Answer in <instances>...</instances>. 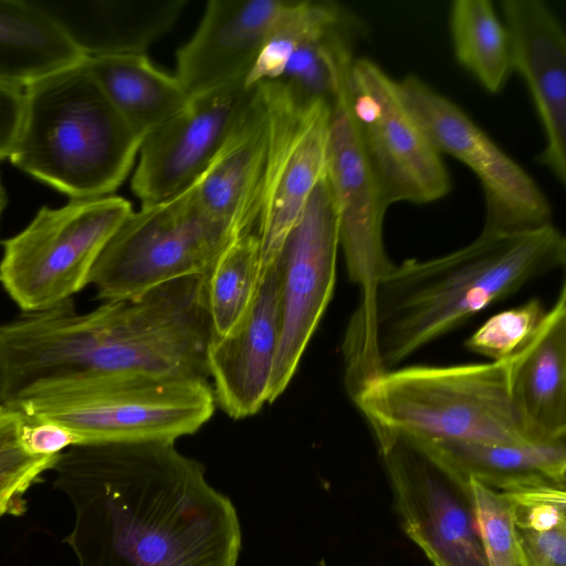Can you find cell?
I'll return each mask as SVG.
<instances>
[{
    "label": "cell",
    "instance_id": "4",
    "mask_svg": "<svg viewBox=\"0 0 566 566\" xmlns=\"http://www.w3.org/2000/svg\"><path fill=\"white\" fill-rule=\"evenodd\" d=\"M23 96L11 164L71 200L112 196L130 172L143 138L85 61L28 85Z\"/></svg>",
    "mask_w": 566,
    "mask_h": 566
},
{
    "label": "cell",
    "instance_id": "27",
    "mask_svg": "<svg viewBox=\"0 0 566 566\" xmlns=\"http://www.w3.org/2000/svg\"><path fill=\"white\" fill-rule=\"evenodd\" d=\"M28 416L19 408L0 405V516L21 515L24 494L40 475L51 470L59 454L34 455L22 443Z\"/></svg>",
    "mask_w": 566,
    "mask_h": 566
},
{
    "label": "cell",
    "instance_id": "29",
    "mask_svg": "<svg viewBox=\"0 0 566 566\" xmlns=\"http://www.w3.org/2000/svg\"><path fill=\"white\" fill-rule=\"evenodd\" d=\"M470 479L478 525L490 566H527L506 493Z\"/></svg>",
    "mask_w": 566,
    "mask_h": 566
},
{
    "label": "cell",
    "instance_id": "25",
    "mask_svg": "<svg viewBox=\"0 0 566 566\" xmlns=\"http://www.w3.org/2000/svg\"><path fill=\"white\" fill-rule=\"evenodd\" d=\"M450 31L458 62L489 93L501 92L512 71L506 27L490 0H455Z\"/></svg>",
    "mask_w": 566,
    "mask_h": 566
},
{
    "label": "cell",
    "instance_id": "32",
    "mask_svg": "<svg viewBox=\"0 0 566 566\" xmlns=\"http://www.w3.org/2000/svg\"><path fill=\"white\" fill-rule=\"evenodd\" d=\"M517 532L527 566H566V525Z\"/></svg>",
    "mask_w": 566,
    "mask_h": 566
},
{
    "label": "cell",
    "instance_id": "30",
    "mask_svg": "<svg viewBox=\"0 0 566 566\" xmlns=\"http://www.w3.org/2000/svg\"><path fill=\"white\" fill-rule=\"evenodd\" d=\"M546 310L539 298L491 316L467 340L465 347L491 361L507 359L533 337Z\"/></svg>",
    "mask_w": 566,
    "mask_h": 566
},
{
    "label": "cell",
    "instance_id": "11",
    "mask_svg": "<svg viewBox=\"0 0 566 566\" xmlns=\"http://www.w3.org/2000/svg\"><path fill=\"white\" fill-rule=\"evenodd\" d=\"M400 98L432 146L467 165L485 200L481 233H511L552 223V207L537 184L457 104L417 75L397 82Z\"/></svg>",
    "mask_w": 566,
    "mask_h": 566
},
{
    "label": "cell",
    "instance_id": "14",
    "mask_svg": "<svg viewBox=\"0 0 566 566\" xmlns=\"http://www.w3.org/2000/svg\"><path fill=\"white\" fill-rule=\"evenodd\" d=\"M255 85L239 81L191 97L142 142L132 190L142 206L171 199L207 170L248 109Z\"/></svg>",
    "mask_w": 566,
    "mask_h": 566
},
{
    "label": "cell",
    "instance_id": "34",
    "mask_svg": "<svg viewBox=\"0 0 566 566\" xmlns=\"http://www.w3.org/2000/svg\"><path fill=\"white\" fill-rule=\"evenodd\" d=\"M23 90L0 83V161L9 158L23 118Z\"/></svg>",
    "mask_w": 566,
    "mask_h": 566
},
{
    "label": "cell",
    "instance_id": "17",
    "mask_svg": "<svg viewBox=\"0 0 566 566\" xmlns=\"http://www.w3.org/2000/svg\"><path fill=\"white\" fill-rule=\"evenodd\" d=\"M286 3L210 0L197 31L176 54L175 76L189 96L247 82Z\"/></svg>",
    "mask_w": 566,
    "mask_h": 566
},
{
    "label": "cell",
    "instance_id": "21",
    "mask_svg": "<svg viewBox=\"0 0 566 566\" xmlns=\"http://www.w3.org/2000/svg\"><path fill=\"white\" fill-rule=\"evenodd\" d=\"M269 133L268 112L255 84L248 109L195 184L201 207L234 238L245 234L248 206L255 187Z\"/></svg>",
    "mask_w": 566,
    "mask_h": 566
},
{
    "label": "cell",
    "instance_id": "23",
    "mask_svg": "<svg viewBox=\"0 0 566 566\" xmlns=\"http://www.w3.org/2000/svg\"><path fill=\"white\" fill-rule=\"evenodd\" d=\"M85 60L35 0H0V83L23 90Z\"/></svg>",
    "mask_w": 566,
    "mask_h": 566
},
{
    "label": "cell",
    "instance_id": "15",
    "mask_svg": "<svg viewBox=\"0 0 566 566\" xmlns=\"http://www.w3.org/2000/svg\"><path fill=\"white\" fill-rule=\"evenodd\" d=\"M326 175L338 221V243L349 280L366 305L376 284L394 265L384 244L389 207L365 156L352 111L348 77L331 106Z\"/></svg>",
    "mask_w": 566,
    "mask_h": 566
},
{
    "label": "cell",
    "instance_id": "20",
    "mask_svg": "<svg viewBox=\"0 0 566 566\" xmlns=\"http://www.w3.org/2000/svg\"><path fill=\"white\" fill-rule=\"evenodd\" d=\"M511 395L538 440L566 438V285L533 335L511 356Z\"/></svg>",
    "mask_w": 566,
    "mask_h": 566
},
{
    "label": "cell",
    "instance_id": "26",
    "mask_svg": "<svg viewBox=\"0 0 566 566\" xmlns=\"http://www.w3.org/2000/svg\"><path fill=\"white\" fill-rule=\"evenodd\" d=\"M262 280V259L254 233L232 240L207 273L211 336L227 334L250 308Z\"/></svg>",
    "mask_w": 566,
    "mask_h": 566
},
{
    "label": "cell",
    "instance_id": "1",
    "mask_svg": "<svg viewBox=\"0 0 566 566\" xmlns=\"http://www.w3.org/2000/svg\"><path fill=\"white\" fill-rule=\"evenodd\" d=\"M51 470L74 507L78 566H237V509L175 442L80 443Z\"/></svg>",
    "mask_w": 566,
    "mask_h": 566
},
{
    "label": "cell",
    "instance_id": "24",
    "mask_svg": "<svg viewBox=\"0 0 566 566\" xmlns=\"http://www.w3.org/2000/svg\"><path fill=\"white\" fill-rule=\"evenodd\" d=\"M85 63L112 105L143 139L191 99L177 77L157 69L146 54L97 56Z\"/></svg>",
    "mask_w": 566,
    "mask_h": 566
},
{
    "label": "cell",
    "instance_id": "9",
    "mask_svg": "<svg viewBox=\"0 0 566 566\" xmlns=\"http://www.w3.org/2000/svg\"><path fill=\"white\" fill-rule=\"evenodd\" d=\"M256 85L266 107L269 133L245 233L259 239L263 276L326 172L331 106L304 98L281 81Z\"/></svg>",
    "mask_w": 566,
    "mask_h": 566
},
{
    "label": "cell",
    "instance_id": "6",
    "mask_svg": "<svg viewBox=\"0 0 566 566\" xmlns=\"http://www.w3.org/2000/svg\"><path fill=\"white\" fill-rule=\"evenodd\" d=\"M17 408L70 429L81 443L175 442L211 418L216 399L206 380L127 375L95 380Z\"/></svg>",
    "mask_w": 566,
    "mask_h": 566
},
{
    "label": "cell",
    "instance_id": "13",
    "mask_svg": "<svg viewBox=\"0 0 566 566\" xmlns=\"http://www.w3.org/2000/svg\"><path fill=\"white\" fill-rule=\"evenodd\" d=\"M338 248L337 211L325 172L274 261L279 279L280 337L269 403L289 386L332 298Z\"/></svg>",
    "mask_w": 566,
    "mask_h": 566
},
{
    "label": "cell",
    "instance_id": "31",
    "mask_svg": "<svg viewBox=\"0 0 566 566\" xmlns=\"http://www.w3.org/2000/svg\"><path fill=\"white\" fill-rule=\"evenodd\" d=\"M506 495L517 530L545 531L566 525L565 484L531 486L506 492Z\"/></svg>",
    "mask_w": 566,
    "mask_h": 566
},
{
    "label": "cell",
    "instance_id": "8",
    "mask_svg": "<svg viewBox=\"0 0 566 566\" xmlns=\"http://www.w3.org/2000/svg\"><path fill=\"white\" fill-rule=\"evenodd\" d=\"M133 211L117 196L42 207L19 233L1 242L0 284L24 313L53 308L88 284L95 261Z\"/></svg>",
    "mask_w": 566,
    "mask_h": 566
},
{
    "label": "cell",
    "instance_id": "3",
    "mask_svg": "<svg viewBox=\"0 0 566 566\" xmlns=\"http://www.w3.org/2000/svg\"><path fill=\"white\" fill-rule=\"evenodd\" d=\"M207 273L73 313L59 340L66 374L82 385L127 375L208 381Z\"/></svg>",
    "mask_w": 566,
    "mask_h": 566
},
{
    "label": "cell",
    "instance_id": "28",
    "mask_svg": "<svg viewBox=\"0 0 566 566\" xmlns=\"http://www.w3.org/2000/svg\"><path fill=\"white\" fill-rule=\"evenodd\" d=\"M343 8L333 1H287L247 77V85L277 80L294 50Z\"/></svg>",
    "mask_w": 566,
    "mask_h": 566
},
{
    "label": "cell",
    "instance_id": "5",
    "mask_svg": "<svg viewBox=\"0 0 566 566\" xmlns=\"http://www.w3.org/2000/svg\"><path fill=\"white\" fill-rule=\"evenodd\" d=\"M353 401L376 442L526 443L536 439L511 395V357L497 361L394 368L363 386Z\"/></svg>",
    "mask_w": 566,
    "mask_h": 566
},
{
    "label": "cell",
    "instance_id": "18",
    "mask_svg": "<svg viewBox=\"0 0 566 566\" xmlns=\"http://www.w3.org/2000/svg\"><path fill=\"white\" fill-rule=\"evenodd\" d=\"M279 337V279L273 263L247 313L223 336H211L208 345L216 403L231 418L253 416L269 403Z\"/></svg>",
    "mask_w": 566,
    "mask_h": 566
},
{
    "label": "cell",
    "instance_id": "35",
    "mask_svg": "<svg viewBox=\"0 0 566 566\" xmlns=\"http://www.w3.org/2000/svg\"><path fill=\"white\" fill-rule=\"evenodd\" d=\"M7 201H8V197H7V192H6L4 186L2 184L1 175H0V220H1V216L3 213V210L7 206Z\"/></svg>",
    "mask_w": 566,
    "mask_h": 566
},
{
    "label": "cell",
    "instance_id": "10",
    "mask_svg": "<svg viewBox=\"0 0 566 566\" xmlns=\"http://www.w3.org/2000/svg\"><path fill=\"white\" fill-rule=\"evenodd\" d=\"M406 535L433 566H490L470 479L424 444L377 442Z\"/></svg>",
    "mask_w": 566,
    "mask_h": 566
},
{
    "label": "cell",
    "instance_id": "7",
    "mask_svg": "<svg viewBox=\"0 0 566 566\" xmlns=\"http://www.w3.org/2000/svg\"><path fill=\"white\" fill-rule=\"evenodd\" d=\"M234 239L201 207L193 184L132 211L99 253L88 284L104 302L133 300L169 281L207 273Z\"/></svg>",
    "mask_w": 566,
    "mask_h": 566
},
{
    "label": "cell",
    "instance_id": "33",
    "mask_svg": "<svg viewBox=\"0 0 566 566\" xmlns=\"http://www.w3.org/2000/svg\"><path fill=\"white\" fill-rule=\"evenodd\" d=\"M21 439L25 450L34 455L59 454L67 448L81 443L80 438L70 429L56 422L30 416H28Z\"/></svg>",
    "mask_w": 566,
    "mask_h": 566
},
{
    "label": "cell",
    "instance_id": "2",
    "mask_svg": "<svg viewBox=\"0 0 566 566\" xmlns=\"http://www.w3.org/2000/svg\"><path fill=\"white\" fill-rule=\"evenodd\" d=\"M565 262V237L548 223L522 232L480 233L441 256L394 263L346 328L343 353L349 396Z\"/></svg>",
    "mask_w": 566,
    "mask_h": 566
},
{
    "label": "cell",
    "instance_id": "19",
    "mask_svg": "<svg viewBox=\"0 0 566 566\" xmlns=\"http://www.w3.org/2000/svg\"><path fill=\"white\" fill-rule=\"evenodd\" d=\"M86 59L145 54L167 33L185 2L122 0H35Z\"/></svg>",
    "mask_w": 566,
    "mask_h": 566
},
{
    "label": "cell",
    "instance_id": "12",
    "mask_svg": "<svg viewBox=\"0 0 566 566\" xmlns=\"http://www.w3.org/2000/svg\"><path fill=\"white\" fill-rule=\"evenodd\" d=\"M348 88L357 133L387 205L443 198L451 189L450 175L402 103L397 82L371 60L358 57Z\"/></svg>",
    "mask_w": 566,
    "mask_h": 566
},
{
    "label": "cell",
    "instance_id": "22",
    "mask_svg": "<svg viewBox=\"0 0 566 566\" xmlns=\"http://www.w3.org/2000/svg\"><path fill=\"white\" fill-rule=\"evenodd\" d=\"M418 442L467 478L499 492L566 481V438L526 443Z\"/></svg>",
    "mask_w": 566,
    "mask_h": 566
},
{
    "label": "cell",
    "instance_id": "16",
    "mask_svg": "<svg viewBox=\"0 0 566 566\" xmlns=\"http://www.w3.org/2000/svg\"><path fill=\"white\" fill-rule=\"evenodd\" d=\"M511 44L512 71L526 83L545 135L536 160L566 182V35L542 0L501 1Z\"/></svg>",
    "mask_w": 566,
    "mask_h": 566
}]
</instances>
